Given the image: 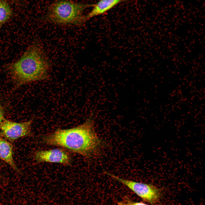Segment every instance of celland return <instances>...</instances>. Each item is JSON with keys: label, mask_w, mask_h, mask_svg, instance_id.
I'll use <instances>...</instances> for the list:
<instances>
[{"label": "cell", "mask_w": 205, "mask_h": 205, "mask_svg": "<svg viewBox=\"0 0 205 205\" xmlns=\"http://www.w3.org/2000/svg\"><path fill=\"white\" fill-rule=\"evenodd\" d=\"M42 141L48 145L59 146L87 158L97 155L103 146L91 118L73 128L57 129L44 136Z\"/></svg>", "instance_id": "obj_1"}, {"label": "cell", "mask_w": 205, "mask_h": 205, "mask_svg": "<svg viewBox=\"0 0 205 205\" xmlns=\"http://www.w3.org/2000/svg\"><path fill=\"white\" fill-rule=\"evenodd\" d=\"M50 62L41 44L34 41L16 61L6 64L5 68L17 87L49 78Z\"/></svg>", "instance_id": "obj_2"}, {"label": "cell", "mask_w": 205, "mask_h": 205, "mask_svg": "<svg viewBox=\"0 0 205 205\" xmlns=\"http://www.w3.org/2000/svg\"><path fill=\"white\" fill-rule=\"evenodd\" d=\"M92 5L68 0H58L50 5L45 18L58 25H81L86 21L84 12Z\"/></svg>", "instance_id": "obj_3"}, {"label": "cell", "mask_w": 205, "mask_h": 205, "mask_svg": "<svg viewBox=\"0 0 205 205\" xmlns=\"http://www.w3.org/2000/svg\"><path fill=\"white\" fill-rule=\"evenodd\" d=\"M104 173L128 187L145 202L155 204L161 198L160 190L152 184L127 179L107 172L105 171Z\"/></svg>", "instance_id": "obj_4"}, {"label": "cell", "mask_w": 205, "mask_h": 205, "mask_svg": "<svg viewBox=\"0 0 205 205\" xmlns=\"http://www.w3.org/2000/svg\"><path fill=\"white\" fill-rule=\"evenodd\" d=\"M32 120L17 122L4 118L0 124L2 136L11 142L31 135Z\"/></svg>", "instance_id": "obj_5"}, {"label": "cell", "mask_w": 205, "mask_h": 205, "mask_svg": "<svg viewBox=\"0 0 205 205\" xmlns=\"http://www.w3.org/2000/svg\"><path fill=\"white\" fill-rule=\"evenodd\" d=\"M34 158L38 163H58L65 165H70L72 158L70 153L62 148L36 151Z\"/></svg>", "instance_id": "obj_6"}, {"label": "cell", "mask_w": 205, "mask_h": 205, "mask_svg": "<svg viewBox=\"0 0 205 205\" xmlns=\"http://www.w3.org/2000/svg\"><path fill=\"white\" fill-rule=\"evenodd\" d=\"M124 0H100L92 4V9L85 16L86 20L102 15L112 9Z\"/></svg>", "instance_id": "obj_7"}, {"label": "cell", "mask_w": 205, "mask_h": 205, "mask_svg": "<svg viewBox=\"0 0 205 205\" xmlns=\"http://www.w3.org/2000/svg\"><path fill=\"white\" fill-rule=\"evenodd\" d=\"M13 147L11 144L6 140L0 137V159L5 162L15 171L19 170L13 156Z\"/></svg>", "instance_id": "obj_8"}, {"label": "cell", "mask_w": 205, "mask_h": 205, "mask_svg": "<svg viewBox=\"0 0 205 205\" xmlns=\"http://www.w3.org/2000/svg\"><path fill=\"white\" fill-rule=\"evenodd\" d=\"M13 12L6 0H0V30L3 25L12 17Z\"/></svg>", "instance_id": "obj_9"}, {"label": "cell", "mask_w": 205, "mask_h": 205, "mask_svg": "<svg viewBox=\"0 0 205 205\" xmlns=\"http://www.w3.org/2000/svg\"><path fill=\"white\" fill-rule=\"evenodd\" d=\"M117 205H148L142 202H136L126 196L121 201L118 202Z\"/></svg>", "instance_id": "obj_10"}, {"label": "cell", "mask_w": 205, "mask_h": 205, "mask_svg": "<svg viewBox=\"0 0 205 205\" xmlns=\"http://www.w3.org/2000/svg\"><path fill=\"white\" fill-rule=\"evenodd\" d=\"M4 110L3 107L0 104V124L4 119Z\"/></svg>", "instance_id": "obj_11"}, {"label": "cell", "mask_w": 205, "mask_h": 205, "mask_svg": "<svg viewBox=\"0 0 205 205\" xmlns=\"http://www.w3.org/2000/svg\"><path fill=\"white\" fill-rule=\"evenodd\" d=\"M12 0L16 3H17L18 2V0Z\"/></svg>", "instance_id": "obj_12"}]
</instances>
